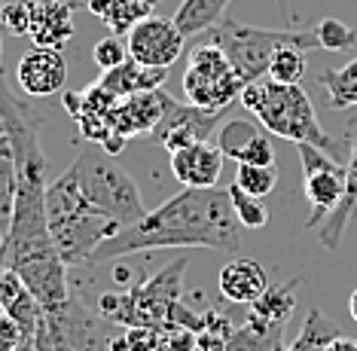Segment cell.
Segmentation results:
<instances>
[{"label": "cell", "mask_w": 357, "mask_h": 351, "mask_svg": "<svg viewBox=\"0 0 357 351\" xmlns=\"http://www.w3.org/2000/svg\"><path fill=\"white\" fill-rule=\"evenodd\" d=\"M168 77V68H144L135 59H126L119 68L113 70H101L98 83L104 89H110L116 98H128L137 92H153V89H162Z\"/></svg>", "instance_id": "ac0fdd59"}, {"label": "cell", "mask_w": 357, "mask_h": 351, "mask_svg": "<svg viewBox=\"0 0 357 351\" xmlns=\"http://www.w3.org/2000/svg\"><path fill=\"white\" fill-rule=\"evenodd\" d=\"M248 83L235 73L232 61L217 43H199L190 52V68L183 73V95L190 104L205 110H226Z\"/></svg>", "instance_id": "52a82bcc"}, {"label": "cell", "mask_w": 357, "mask_h": 351, "mask_svg": "<svg viewBox=\"0 0 357 351\" xmlns=\"http://www.w3.org/2000/svg\"><path fill=\"white\" fill-rule=\"evenodd\" d=\"M241 223L235 217L229 190H190L183 186L177 195L147 211L137 223L123 226L116 235L98 244L89 266L113 263L119 257L162 248H208V251H238Z\"/></svg>", "instance_id": "6da1fadb"}, {"label": "cell", "mask_w": 357, "mask_h": 351, "mask_svg": "<svg viewBox=\"0 0 357 351\" xmlns=\"http://www.w3.org/2000/svg\"><path fill=\"white\" fill-rule=\"evenodd\" d=\"M0 135H3V119H0Z\"/></svg>", "instance_id": "b9f144b4"}, {"label": "cell", "mask_w": 357, "mask_h": 351, "mask_svg": "<svg viewBox=\"0 0 357 351\" xmlns=\"http://www.w3.org/2000/svg\"><path fill=\"white\" fill-rule=\"evenodd\" d=\"M208 40L217 43L226 52V59L232 61L235 73L245 83L263 80L269 73L272 55L281 46H296L308 52V49H321L318 34L314 31H272V28H257V24L232 22L223 19L208 31Z\"/></svg>", "instance_id": "8992f818"}, {"label": "cell", "mask_w": 357, "mask_h": 351, "mask_svg": "<svg viewBox=\"0 0 357 351\" xmlns=\"http://www.w3.org/2000/svg\"><path fill=\"white\" fill-rule=\"evenodd\" d=\"M31 6V43L34 46H50L64 49L70 37L77 34L74 10L79 0H28Z\"/></svg>", "instance_id": "4fadbf2b"}, {"label": "cell", "mask_w": 357, "mask_h": 351, "mask_svg": "<svg viewBox=\"0 0 357 351\" xmlns=\"http://www.w3.org/2000/svg\"><path fill=\"white\" fill-rule=\"evenodd\" d=\"M232 321L217 308H208L205 312V324L196 333V351H226L232 336Z\"/></svg>", "instance_id": "d4e9b609"}, {"label": "cell", "mask_w": 357, "mask_h": 351, "mask_svg": "<svg viewBox=\"0 0 357 351\" xmlns=\"http://www.w3.org/2000/svg\"><path fill=\"white\" fill-rule=\"evenodd\" d=\"M327 351H357V342L354 339H345V336H336L327 345Z\"/></svg>", "instance_id": "8d00e7d4"}, {"label": "cell", "mask_w": 357, "mask_h": 351, "mask_svg": "<svg viewBox=\"0 0 357 351\" xmlns=\"http://www.w3.org/2000/svg\"><path fill=\"white\" fill-rule=\"evenodd\" d=\"M15 80L28 98H50L61 92L68 83V61H64L61 49L31 46L15 68Z\"/></svg>", "instance_id": "7c38bea8"}, {"label": "cell", "mask_w": 357, "mask_h": 351, "mask_svg": "<svg viewBox=\"0 0 357 351\" xmlns=\"http://www.w3.org/2000/svg\"><path fill=\"white\" fill-rule=\"evenodd\" d=\"M269 80L275 83H299L305 77V52L296 46H281L278 52L272 55V64H269Z\"/></svg>", "instance_id": "83f0119b"}, {"label": "cell", "mask_w": 357, "mask_h": 351, "mask_svg": "<svg viewBox=\"0 0 357 351\" xmlns=\"http://www.w3.org/2000/svg\"><path fill=\"white\" fill-rule=\"evenodd\" d=\"M217 284H220L223 299H229V303H235V306L257 303V299L272 287V284H269V272L263 269V263H257V260H250V257L229 260V263L220 269V278H217Z\"/></svg>", "instance_id": "2e32d148"}, {"label": "cell", "mask_w": 357, "mask_h": 351, "mask_svg": "<svg viewBox=\"0 0 357 351\" xmlns=\"http://www.w3.org/2000/svg\"><path fill=\"white\" fill-rule=\"evenodd\" d=\"M156 351H196V333L186 327H168L162 330Z\"/></svg>", "instance_id": "836d02e7"}, {"label": "cell", "mask_w": 357, "mask_h": 351, "mask_svg": "<svg viewBox=\"0 0 357 351\" xmlns=\"http://www.w3.org/2000/svg\"><path fill=\"white\" fill-rule=\"evenodd\" d=\"M238 98L269 135L294 141V144H312L318 150L330 153L333 159L342 156L345 144H336L321 128L312 98H308V92L299 83H275V80L263 77V80L248 83Z\"/></svg>", "instance_id": "3957f363"}, {"label": "cell", "mask_w": 357, "mask_h": 351, "mask_svg": "<svg viewBox=\"0 0 357 351\" xmlns=\"http://www.w3.org/2000/svg\"><path fill=\"white\" fill-rule=\"evenodd\" d=\"M77 186L83 190V195L101 211L104 217H110L119 226H132L137 223L147 208H144L141 190L132 181V174L116 165V159L95 141H83L79 153L70 165Z\"/></svg>", "instance_id": "5b68a950"}, {"label": "cell", "mask_w": 357, "mask_h": 351, "mask_svg": "<svg viewBox=\"0 0 357 351\" xmlns=\"http://www.w3.org/2000/svg\"><path fill=\"white\" fill-rule=\"evenodd\" d=\"M19 345H25V333H22L19 324L0 308V351H15Z\"/></svg>", "instance_id": "e575fe53"}, {"label": "cell", "mask_w": 357, "mask_h": 351, "mask_svg": "<svg viewBox=\"0 0 357 351\" xmlns=\"http://www.w3.org/2000/svg\"><path fill=\"white\" fill-rule=\"evenodd\" d=\"M314 34H318L321 49H330V52H345L357 43V28L345 24L342 19H324L314 28Z\"/></svg>", "instance_id": "4dcf8cb0"}, {"label": "cell", "mask_w": 357, "mask_h": 351, "mask_svg": "<svg viewBox=\"0 0 357 351\" xmlns=\"http://www.w3.org/2000/svg\"><path fill=\"white\" fill-rule=\"evenodd\" d=\"M296 287H299V278L269 287L257 303L248 306L245 321L263 324V327H272V330H284L290 324V318H294V308H296Z\"/></svg>", "instance_id": "ffe728a7"}, {"label": "cell", "mask_w": 357, "mask_h": 351, "mask_svg": "<svg viewBox=\"0 0 357 351\" xmlns=\"http://www.w3.org/2000/svg\"><path fill=\"white\" fill-rule=\"evenodd\" d=\"M86 10L95 15V19H107L110 10H113V0H86Z\"/></svg>", "instance_id": "d590c367"}, {"label": "cell", "mask_w": 357, "mask_h": 351, "mask_svg": "<svg viewBox=\"0 0 357 351\" xmlns=\"http://www.w3.org/2000/svg\"><path fill=\"white\" fill-rule=\"evenodd\" d=\"M336 336H342L336 324H333L321 308H312L305 318V324H303V330H299V336L284 351H327V345Z\"/></svg>", "instance_id": "603a6c76"}, {"label": "cell", "mask_w": 357, "mask_h": 351, "mask_svg": "<svg viewBox=\"0 0 357 351\" xmlns=\"http://www.w3.org/2000/svg\"><path fill=\"white\" fill-rule=\"evenodd\" d=\"M229 3L232 0H183L172 19L177 28H181L183 37L208 34L217 22H223V13Z\"/></svg>", "instance_id": "44dd1931"}, {"label": "cell", "mask_w": 357, "mask_h": 351, "mask_svg": "<svg viewBox=\"0 0 357 351\" xmlns=\"http://www.w3.org/2000/svg\"><path fill=\"white\" fill-rule=\"evenodd\" d=\"M284 345V330H272L263 324L245 321L241 327L232 330L226 351H278Z\"/></svg>", "instance_id": "cb8c5ba5"}, {"label": "cell", "mask_w": 357, "mask_h": 351, "mask_svg": "<svg viewBox=\"0 0 357 351\" xmlns=\"http://www.w3.org/2000/svg\"><path fill=\"white\" fill-rule=\"evenodd\" d=\"M6 232H10V217H0V241L6 239Z\"/></svg>", "instance_id": "f35d334b"}, {"label": "cell", "mask_w": 357, "mask_h": 351, "mask_svg": "<svg viewBox=\"0 0 357 351\" xmlns=\"http://www.w3.org/2000/svg\"><path fill=\"white\" fill-rule=\"evenodd\" d=\"M46 223L55 251L68 266H89V257L98 251V244L123 230L86 199L70 168L46 186Z\"/></svg>", "instance_id": "277c9868"}, {"label": "cell", "mask_w": 357, "mask_h": 351, "mask_svg": "<svg viewBox=\"0 0 357 351\" xmlns=\"http://www.w3.org/2000/svg\"><path fill=\"white\" fill-rule=\"evenodd\" d=\"M321 86L327 89V104L333 110L357 107V59L345 61L342 68H330L321 73Z\"/></svg>", "instance_id": "7402d4cb"}, {"label": "cell", "mask_w": 357, "mask_h": 351, "mask_svg": "<svg viewBox=\"0 0 357 351\" xmlns=\"http://www.w3.org/2000/svg\"><path fill=\"white\" fill-rule=\"evenodd\" d=\"M15 351H37V348H34V342H25V345H19Z\"/></svg>", "instance_id": "ab89813d"}, {"label": "cell", "mask_w": 357, "mask_h": 351, "mask_svg": "<svg viewBox=\"0 0 357 351\" xmlns=\"http://www.w3.org/2000/svg\"><path fill=\"white\" fill-rule=\"evenodd\" d=\"M0 28H6L15 37H25L31 31L28 0H3V3H0Z\"/></svg>", "instance_id": "1f68e13d"}, {"label": "cell", "mask_w": 357, "mask_h": 351, "mask_svg": "<svg viewBox=\"0 0 357 351\" xmlns=\"http://www.w3.org/2000/svg\"><path fill=\"white\" fill-rule=\"evenodd\" d=\"M235 184L245 193L263 199V195H269L278 186V168L275 165H238L235 168Z\"/></svg>", "instance_id": "f1b7e54d"}, {"label": "cell", "mask_w": 357, "mask_h": 351, "mask_svg": "<svg viewBox=\"0 0 357 351\" xmlns=\"http://www.w3.org/2000/svg\"><path fill=\"white\" fill-rule=\"evenodd\" d=\"M0 308L22 327L25 342H34L40 321H43V306L37 303V297L25 287V281L10 266L0 269Z\"/></svg>", "instance_id": "e0dca14e"}, {"label": "cell", "mask_w": 357, "mask_h": 351, "mask_svg": "<svg viewBox=\"0 0 357 351\" xmlns=\"http://www.w3.org/2000/svg\"><path fill=\"white\" fill-rule=\"evenodd\" d=\"M153 10H156V6L147 3V0H113V10L107 19H104V24L119 37V34H128L141 19L153 15Z\"/></svg>", "instance_id": "484cf974"}, {"label": "cell", "mask_w": 357, "mask_h": 351, "mask_svg": "<svg viewBox=\"0 0 357 351\" xmlns=\"http://www.w3.org/2000/svg\"><path fill=\"white\" fill-rule=\"evenodd\" d=\"M15 208V159L6 135H0V217H13Z\"/></svg>", "instance_id": "f546056e"}, {"label": "cell", "mask_w": 357, "mask_h": 351, "mask_svg": "<svg viewBox=\"0 0 357 351\" xmlns=\"http://www.w3.org/2000/svg\"><path fill=\"white\" fill-rule=\"evenodd\" d=\"M147 3H153V6H156V3H159V0H147Z\"/></svg>", "instance_id": "7bdbcfd3"}, {"label": "cell", "mask_w": 357, "mask_h": 351, "mask_svg": "<svg viewBox=\"0 0 357 351\" xmlns=\"http://www.w3.org/2000/svg\"><path fill=\"white\" fill-rule=\"evenodd\" d=\"M226 110H205V107H196V104H181L172 98L168 104L165 117L159 119V126L147 135L153 144L165 147L168 153H177L183 147H192V144H202V141H211V135L217 132Z\"/></svg>", "instance_id": "9c48e42d"}, {"label": "cell", "mask_w": 357, "mask_h": 351, "mask_svg": "<svg viewBox=\"0 0 357 351\" xmlns=\"http://www.w3.org/2000/svg\"><path fill=\"white\" fill-rule=\"evenodd\" d=\"M0 59H3V34H0Z\"/></svg>", "instance_id": "60d3db41"}, {"label": "cell", "mask_w": 357, "mask_h": 351, "mask_svg": "<svg viewBox=\"0 0 357 351\" xmlns=\"http://www.w3.org/2000/svg\"><path fill=\"white\" fill-rule=\"evenodd\" d=\"M126 46H128V59H135L144 68H172L183 55L186 37L181 34L174 19L153 13L128 31Z\"/></svg>", "instance_id": "30bf717a"}, {"label": "cell", "mask_w": 357, "mask_h": 351, "mask_svg": "<svg viewBox=\"0 0 357 351\" xmlns=\"http://www.w3.org/2000/svg\"><path fill=\"white\" fill-rule=\"evenodd\" d=\"M299 159H303V174H305V199L314 214L305 220V230H318L327 220V214L342 202L345 184H348V165L333 159L330 153L318 150L312 144H296Z\"/></svg>", "instance_id": "ba28073f"}, {"label": "cell", "mask_w": 357, "mask_h": 351, "mask_svg": "<svg viewBox=\"0 0 357 351\" xmlns=\"http://www.w3.org/2000/svg\"><path fill=\"white\" fill-rule=\"evenodd\" d=\"M92 59H95V64H98L101 70H113V68H119V64L128 59V46L116 34H110V37H104V40L95 43Z\"/></svg>", "instance_id": "d6a6232c"}, {"label": "cell", "mask_w": 357, "mask_h": 351, "mask_svg": "<svg viewBox=\"0 0 357 351\" xmlns=\"http://www.w3.org/2000/svg\"><path fill=\"white\" fill-rule=\"evenodd\" d=\"M0 269H6V266H0Z\"/></svg>", "instance_id": "ee69618b"}, {"label": "cell", "mask_w": 357, "mask_h": 351, "mask_svg": "<svg viewBox=\"0 0 357 351\" xmlns=\"http://www.w3.org/2000/svg\"><path fill=\"white\" fill-rule=\"evenodd\" d=\"M0 3H3V0H0Z\"/></svg>", "instance_id": "f6af8a7d"}, {"label": "cell", "mask_w": 357, "mask_h": 351, "mask_svg": "<svg viewBox=\"0 0 357 351\" xmlns=\"http://www.w3.org/2000/svg\"><path fill=\"white\" fill-rule=\"evenodd\" d=\"M348 312H351V318L357 321V287H354V293H351V299H348Z\"/></svg>", "instance_id": "74e56055"}, {"label": "cell", "mask_w": 357, "mask_h": 351, "mask_svg": "<svg viewBox=\"0 0 357 351\" xmlns=\"http://www.w3.org/2000/svg\"><path fill=\"white\" fill-rule=\"evenodd\" d=\"M223 150L211 141L183 147V150L172 153V174L177 177L181 186H190V190H208V186H217L223 171Z\"/></svg>", "instance_id": "9a60e30c"}, {"label": "cell", "mask_w": 357, "mask_h": 351, "mask_svg": "<svg viewBox=\"0 0 357 351\" xmlns=\"http://www.w3.org/2000/svg\"><path fill=\"white\" fill-rule=\"evenodd\" d=\"M229 199H232L235 217H238V223L245 226V230H263V226L269 223V208H266L257 195L245 193L238 184L229 186Z\"/></svg>", "instance_id": "4316f807"}, {"label": "cell", "mask_w": 357, "mask_h": 351, "mask_svg": "<svg viewBox=\"0 0 357 351\" xmlns=\"http://www.w3.org/2000/svg\"><path fill=\"white\" fill-rule=\"evenodd\" d=\"M183 275L186 257H177L137 287L107 290L98 299V315L123 327H186L199 333L205 324V312L199 315L183 306Z\"/></svg>", "instance_id": "7a4b0ae2"}, {"label": "cell", "mask_w": 357, "mask_h": 351, "mask_svg": "<svg viewBox=\"0 0 357 351\" xmlns=\"http://www.w3.org/2000/svg\"><path fill=\"white\" fill-rule=\"evenodd\" d=\"M217 147L226 159L238 165H275V147L269 135L259 132L250 119H229L217 132Z\"/></svg>", "instance_id": "5bb4252c"}, {"label": "cell", "mask_w": 357, "mask_h": 351, "mask_svg": "<svg viewBox=\"0 0 357 351\" xmlns=\"http://www.w3.org/2000/svg\"><path fill=\"white\" fill-rule=\"evenodd\" d=\"M172 95L165 89H153V92H137L128 98H119V104L110 110L107 126L113 135L119 137H137V135H150L159 126V119L165 117Z\"/></svg>", "instance_id": "8fae6325"}, {"label": "cell", "mask_w": 357, "mask_h": 351, "mask_svg": "<svg viewBox=\"0 0 357 351\" xmlns=\"http://www.w3.org/2000/svg\"><path fill=\"white\" fill-rule=\"evenodd\" d=\"M357 208V137L351 141V150H348V184H345V195L336 208L327 214V220L318 226V239L327 251H339L342 244V235L351 223V214Z\"/></svg>", "instance_id": "d6986e66"}]
</instances>
